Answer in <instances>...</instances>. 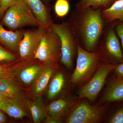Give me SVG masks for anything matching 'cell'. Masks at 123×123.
Instances as JSON below:
<instances>
[{
	"mask_svg": "<svg viewBox=\"0 0 123 123\" xmlns=\"http://www.w3.org/2000/svg\"><path fill=\"white\" fill-rule=\"evenodd\" d=\"M57 70L52 77L48 89L47 96L50 100L59 96L63 91L67 83L66 74L62 70Z\"/></svg>",
	"mask_w": 123,
	"mask_h": 123,
	"instance_id": "obj_16",
	"label": "cell"
},
{
	"mask_svg": "<svg viewBox=\"0 0 123 123\" xmlns=\"http://www.w3.org/2000/svg\"><path fill=\"white\" fill-rule=\"evenodd\" d=\"M25 30L7 31L0 24V43L14 53H18L20 44Z\"/></svg>",
	"mask_w": 123,
	"mask_h": 123,
	"instance_id": "obj_12",
	"label": "cell"
},
{
	"mask_svg": "<svg viewBox=\"0 0 123 123\" xmlns=\"http://www.w3.org/2000/svg\"><path fill=\"white\" fill-rule=\"evenodd\" d=\"M101 61L96 52L88 51L78 44L76 68L70 78L72 85L81 87L87 83L97 71Z\"/></svg>",
	"mask_w": 123,
	"mask_h": 123,
	"instance_id": "obj_3",
	"label": "cell"
},
{
	"mask_svg": "<svg viewBox=\"0 0 123 123\" xmlns=\"http://www.w3.org/2000/svg\"><path fill=\"white\" fill-rule=\"evenodd\" d=\"M102 10L91 7L75 8L68 20L78 45L88 51H95L106 24Z\"/></svg>",
	"mask_w": 123,
	"mask_h": 123,
	"instance_id": "obj_1",
	"label": "cell"
},
{
	"mask_svg": "<svg viewBox=\"0 0 123 123\" xmlns=\"http://www.w3.org/2000/svg\"><path fill=\"white\" fill-rule=\"evenodd\" d=\"M115 29L117 35L120 41L123 52V22L116 20Z\"/></svg>",
	"mask_w": 123,
	"mask_h": 123,
	"instance_id": "obj_27",
	"label": "cell"
},
{
	"mask_svg": "<svg viewBox=\"0 0 123 123\" xmlns=\"http://www.w3.org/2000/svg\"><path fill=\"white\" fill-rule=\"evenodd\" d=\"M50 26L60 39L61 56L60 61L67 68L72 69L77 56L78 45L72 28L68 21L60 24L52 23Z\"/></svg>",
	"mask_w": 123,
	"mask_h": 123,
	"instance_id": "obj_6",
	"label": "cell"
},
{
	"mask_svg": "<svg viewBox=\"0 0 123 123\" xmlns=\"http://www.w3.org/2000/svg\"><path fill=\"white\" fill-rule=\"evenodd\" d=\"M2 24L10 31H15L26 26L37 27L42 25L28 6L18 0L8 8L3 15Z\"/></svg>",
	"mask_w": 123,
	"mask_h": 123,
	"instance_id": "obj_5",
	"label": "cell"
},
{
	"mask_svg": "<svg viewBox=\"0 0 123 123\" xmlns=\"http://www.w3.org/2000/svg\"><path fill=\"white\" fill-rule=\"evenodd\" d=\"M59 67L58 63L45 64L33 83L31 91L33 94L37 96L41 94Z\"/></svg>",
	"mask_w": 123,
	"mask_h": 123,
	"instance_id": "obj_11",
	"label": "cell"
},
{
	"mask_svg": "<svg viewBox=\"0 0 123 123\" xmlns=\"http://www.w3.org/2000/svg\"><path fill=\"white\" fill-rule=\"evenodd\" d=\"M79 98L78 96L69 94L54 100L47 108L48 115L62 117L67 114Z\"/></svg>",
	"mask_w": 123,
	"mask_h": 123,
	"instance_id": "obj_13",
	"label": "cell"
},
{
	"mask_svg": "<svg viewBox=\"0 0 123 123\" xmlns=\"http://www.w3.org/2000/svg\"><path fill=\"white\" fill-rule=\"evenodd\" d=\"M7 121V118L3 111L0 110V123H4Z\"/></svg>",
	"mask_w": 123,
	"mask_h": 123,
	"instance_id": "obj_30",
	"label": "cell"
},
{
	"mask_svg": "<svg viewBox=\"0 0 123 123\" xmlns=\"http://www.w3.org/2000/svg\"><path fill=\"white\" fill-rule=\"evenodd\" d=\"M7 98V97H5V96L0 94V105H1V104Z\"/></svg>",
	"mask_w": 123,
	"mask_h": 123,
	"instance_id": "obj_31",
	"label": "cell"
},
{
	"mask_svg": "<svg viewBox=\"0 0 123 123\" xmlns=\"http://www.w3.org/2000/svg\"><path fill=\"white\" fill-rule=\"evenodd\" d=\"M61 56L60 38L50 26L46 27L33 58L44 63H58Z\"/></svg>",
	"mask_w": 123,
	"mask_h": 123,
	"instance_id": "obj_7",
	"label": "cell"
},
{
	"mask_svg": "<svg viewBox=\"0 0 123 123\" xmlns=\"http://www.w3.org/2000/svg\"><path fill=\"white\" fill-rule=\"evenodd\" d=\"M123 100V78L116 76L112 77L107 82L99 103L110 104Z\"/></svg>",
	"mask_w": 123,
	"mask_h": 123,
	"instance_id": "obj_10",
	"label": "cell"
},
{
	"mask_svg": "<svg viewBox=\"0 0 123 123\" xmlns=\"http://www.w3.org/2000/svg\"><path fill=\"white\" fill-rule=\"evenodd\" d=\"M28 59L29 64L24 66L19 74L21 80L26 85L33 84L46 64L33 58Z\"/></svg>",
	"mask_w": 123,
	"mask_h": 123,
	"instance_id": "obj_14",
	"label": "cell"
},
{
	"mask_svg": "<svg viewBox=\"0 0 123 123\" xmlns=\"http://www.w3.org/2000/svg\"><path fill=\"white\" fill-rule=\"evenodd\" d=\"M114 71L116 76L120 78H123V62L116 65Z\"/></svg>",
	"mask_w": 123,
	"mask_h": 123,
	"instance_id": "obj_29",
	"label": "cell"
},
{
	"mask_svg": "<svg viewBox=\"0 0 123 123\" xmlns=\"http://www.w3.org/2000/svg\"><path fill=\"white\" fill-rule=\"evenodd\" d=\"M18 60L16 55L0 46V64L7 65Z\"/></svg>",
	"mask_w": 123,
	"mask_h": 123,
	"instance_id": "obj_23",
	"label": "cell"
},
{
	"mask_svg": "<svg viewBox=\"0 0 123 123\" xmlns=\"http://www.w3.org/2000/svg\"><path fill=\"white\" fill-rule=\"evenodd\" d=\"M63 120L62 117L54 116L48 115L46 117L44 120V123H62Z\"/></svg>",
	"mask_w": 123,
	"mask_h": 123,
	"instance_id": "obj_28",
	"label": "cell"
},
{
	"mask_svg": "<svg viewBox=\"0 0 123 123\" xmlns=\"http://www.w3.org/2000/svg\"><path fill=\"white\" fill-rule=\"evenodd\" d=\"M0 110L14 118L22 119L27 115L18 99L7 98L0 105Z\"/></svg>",
	"mask_w": 123,
	"mask_h": 123,
	"instance_id": "obj_17",
	"label": "cell"
},
{
	"mask_svg": "<svg viewBox=\"0 0 123 123\" xmlns=\"http://www.w3.org/2000/svg\"><path fill=\"white\" fill-rule=\"evenodd\" d=\"M18 0H1L0 18L4 15L8 8L14 4Z\"/></svg>",
	"mask_w": 123,
	"mask_h": 123,
	"instance_id": "obj_26",
	"label": "cell"
},
{
	"mask_svg": "<svg viewBox=\"0 0 123 123\" xmlns=\"http://www.w3.org/2000/svg\"><path fill=\"white\" fill-rule=\"evenodd\" d=\"M14 68L8 65L0 64V79L13 76Z\"/></svg>",
	"mask_w": 123,
	"mask_h": 123,
	"instance_id": "obj_25",
	"label": "cell"
},
{
	"mask_svg": "<svg viewBox=\"0 0 123 123\" xmlns=\"http://www.w3.org/2000/svg\"><path fill=\"white\" fill-rule=\"evenodd\" d=\"M54 9L57 17L62 18L65 17L68 14L70 10L68 0H56Z\"/></svg>",
	"mask_w": 123,
	"mask_h": 123,
	"instance_id": "obj_22",
	"label": "cell"
},
{
	"mask_svg": "<svg viewBox=\"0 0 123 123\" xmlns=\"http://www.w3.org/2000/svg\"><path fill=\"white\" fill-rule=\"evenodd\" d=\"M115 24V21L106 24L95 52L102 61L117 65L123 62V52Z\"/></svg>",
	"mask_w": 123,
	"mask_h": 123,
	"instance_id": "obj_4",
	"label": "cell"
},
{
	"mask_svg": "<svg viewBox=\"0 0 123 123\" xmlns=\"http://www.w3.org/2000/svg\"><path fill=\"white\" fill-rule=\"evenodd\" d=\"M106 23L118 20L123 22V0H118L109 8L102 10Z\"/></svg>",
	"mask_w": 123,
	"mask_h": 123,
	"instance_id": "obj_19",
	"label": "cell"
},
{
	"mask_svg": "<svg viewBox=\"0 0 123 123\" xmlns=\"http://www.w3.org/2000/svg\"><path fill=\"white\" fill-rule=\"evenodd\" d=\"M116 65L101 61L94 74L90 80L80 87L77 96L92 102L97 98L106 82L110 73L114 71Z\"/></svg>",
	"mask_w": 123,
	"mask_h": 123,
	"instance_id": "obj_8",
	"label": "cell"
},
{
	"mask_svg": "<svg viewBox=\"0 0 123 123\" xmlns=\"http://www.w3.org/2000/svg\"><path fill=\"white\" fill-rule=\"evenodd\" d=\"M107 123H123V106L117 110L108 118Z\"/></svg>",
	"mask_w": 123,
	"mask_h": 123,
	"instance_id": "obj_24",
	"label": "cell"
},
{
	"mask_svg": "<svg viewBox=\"0 0 123 123\" xmlns=\"http://www.w3.org/2000/svg\"><path fill=\"white\" fill-rule=\"evenodd\" d=\"M46 27L41 26L25 30L20 44L19 56L22 60L33 58L38 47Z\"/></svg>",
	"mask_w": 123,
	"mask_h": 123,
	"instance_id": "obj_9",
	"label": "cell"
},
{
	"mask_svg": "<svg viewBox=\"0 0 123 123\" xmlns=\"http://www.w3.org/2000/svg\"><path fill=\"white\" fill-rule=\"evenodd\" d=\"M30 7L42 25L50 26L52 23L50 12L41 0H22Z\"/></svg>",
	"mask_w": 123,
	"mask_h": 123,
	"instance_id": "obj_15",
	"label": "cell"
},
{
	"mask_svg": "<svg viewBox=\"0 0 123 123\" xmlns=\"http://www.w3.org/2000/svg\"><path fill=\"white\" fill-rule=\"evenodd\" d=\"M111 103L91 105L86 98H78L66 114L65 123H97L103 121Z\"/></svg>",
	"mask_w": 123,
	"mask_h": 123,
	"instance_id": "obj_2",
	"label": "cell"
},
{
	"mask_svg": "<svg viewBox=\"0 0 123 123\" xmlns=\"http://www.w3.org/2000/svg\"><path fill=\"white\" fill-rule=\"evenodd\" d=\"M21 93L18 84L13 76L0 79V94L13 99H18Z\"/></svg>",
	"mask_w": 123,
	"mask_h": 123,
	"instance_id": "obj_18",
	"label": "cell"
},
{
	"mask_svg": "<svg viewBox=\"0 0 123 123\" xmlns=\"http://www.w3.org/2000/svg\"><path fill=\"white\" fill-rule=\"evenodd\" d=\"M44 0V1H47H47H49V0Z\"/></svg>",
	"mask_w": 123,
	"mask_h": 123,
	"instance_id": "obj_32",
	"label": "cell"
},
{
	"mask_svg": "<svg viewBox=\"0 0 123 123\" xmlns=\"http://www.w3.org/2000/svg\"><path fill=\"white\" fill-rule=\"evenodd\" d=\"M1 4V0H0V5Z\"/></svg>",
	"mask_w": 123,
	"mask_h": 123,
	"instance_id": "obj_33",
	"label": "cell"
},
{
	"mask_svg": "<svg viewBox=\"0 0 123 123\" xmlns=\"http://www.w3.org/2000/svg\"><path fill=\"white\" fill-rule=\"evenodd\" d=\"M118 0H79L76 5V8L82 10L91 7L103 10L109 8Z\"/></svg>",
	"mask_w": 123,
	"mask_h": 123,
	"instance_id": "obj_21",
	"label": "cell"
},
{
	"mask_svg": "<svg viewBox=\"0 0 123 123\" xmlns=\"http://www.w3.org/2000/svg\"><path fill=\"white\" fill-rule=\"evenodd\" d=\"M37 97L29 105V109L35 123H41L47 116V112L44 107L41 94Z\"/></svg>",
	"mask_w": 123,
	"mask_h": 123,
	"instance_id": "obj_20",
	"label": "cell"
}]
</instances>
